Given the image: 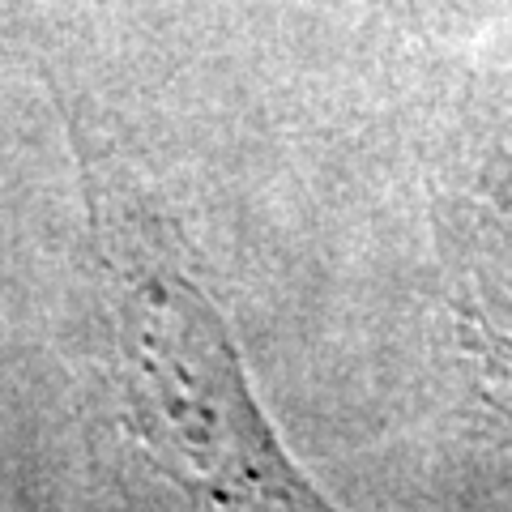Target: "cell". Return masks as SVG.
Listing matches in <instances>:
<instances>
[{
  "label": "cell",
  "instance_id": "6da1fadb",
  "mask_svg": "<svg viewBox=\"0 0 512 512\" xmlns=\"http://www.w3.org/2000/svg\"><path fill=\"white\" fill-rule=\"evenodd\" d=\"M107 367L124 427L180 491L222 508H320L248 389L222 312L116 154L77 128Z\"/></svg>",
  "mask_w": 512,
  "mask_h": 512
}]
</instances>
